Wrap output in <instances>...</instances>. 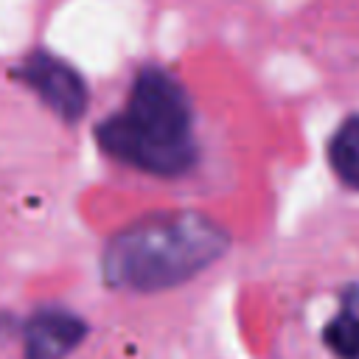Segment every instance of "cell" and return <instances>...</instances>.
<instances>
[{"mask_svg":"<svg viewBox=\"0 0 359 359\" xmlns=\"http://www.w3.org/2000/svg\"><path fill=\"white\" fill-rule=\"evenodd\" d=\"M230 250V230L202 210H154L109 236L101 278L109 289L154 294L182 286Z\"/></svg>","mask_w":359,"mask_h":359,"instance_id":"1","label":"cell"},{"mask_svg":"<svg viewBox=\"0 0 359 359\" xmlns=\"http://www.w3.org/2000/svg\"><path fill=\"white\" fill-rule=\"evenodd\" d=\"M95 140L115 163L163 180L191 171L199 160L191 95L160 65L135 73L126 104L95 126Z\"/></svg>","mask_w":359,"mask_h":359,"instance_id":"2","label":"cell"},{"mask_svg":"<svg viewBox=\"0 0 359 359\" xmlns=\"http://www.w3.org/2000/svg\"><path fill=\"white\" fill-rule=\"evenodd\" d=\"M14 79L22 81L59 121L76 123L84 118L90 104V90L84 76L50 50H31L17 67Z\"/></svg>","mask_w":359,"mask_h":359,"instance_id":"3","label":"cell"},{"mask_svg":"<svg viewBox=\"0 0 359 359\" xmlns=\"http://www.w3.org/2000/svg\"><path fill=\"white\" fill-rule=\"evenodd\" d=\"M90 325L70 309L42 306L22 323V353L25 359H65L87 337Z\"/></svg>","mask_w":359,"mask_h":359,"instance_id":"4","label":"cell"},{"mask_svg":"<svg viewBox=\"0 0 359 359\" xmlns=\"http://www.w3.org/2000/svg\"><path fill=\"white\" fill-rule=\"evenodd\" d=\"M328 165L334 171V177L351 188L359 191V112L348 115L334 135L328 137V149H325Z\"/></svg>","mask_w":359,"mask_h":359,"instance_id":"5","label":"cell"},{"mask_svg":"<svg viewBox=\"0 0 359 359\" xmlns=\"http://www.w3.org/2000/svg\"><path fill=\"white\" fill-rule=\"evenodd\" d=\"M323 342L337 359H359V311L342 306L334 317H328Z\"/></svg>","mask_w":359,"mask_h":359,"instance_id":"6","label":"cell"},{"mask_svg":"<svg viewBox=\"0 0 359 359\" xmlns=\"http://www.w3.org/2000/svg\"><path fill=\"white\" fill-rule=\"evenodd\" d=\"M8 328H11V317L0 314V334H3V331H8Z\"/></svg>","mask_w":359,"mask_h":359,"instance_id":"7","label":"cell"}]
</instances>
